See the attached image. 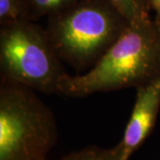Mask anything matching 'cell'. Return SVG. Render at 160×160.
Wrapping results in <instances>:
<instances>
[{
  "label": "cell",
  "instance_id": "7a4b0ae2",
  "mask_svg": "<svg viewBox=\"0 0 160 160\" xmlns=\"http://www.w3.org/2000/svg\"><path fill=\"white\" fill-rule=\"evenodd\" d=\"M129 23L109 0H78L50 16L46 31L61 61L81 71L92 68Z\"/></svg>",
  "mask_w": 160,
  "mask_h": 160
},
{
  "label": "cell",
  "instance_id": "5b68a950",
  "mask_svg": "<svg viewBox=\"0 0 160 160\" xmlns=\"http://www.w3.org/2000/svg\"><path fill=\"white\" fill-rule=\"evenodd\" d=\"M160 106V76L137 88L136 100L122 141L118 144L122 160H128L154 126Z\"/></svg>",
  "mask_w": 160,
  "mask_h": 160
},
{
  "label": "cell",
  "instance_id": "3957f363",
  "mask_svg": "<svg viewBox=\"0 0 160 160\" xmlns=\"http://www.w3.org/2000/svg\"><path fill=\"white\" fill-rule=\"evenodd\" d=\"M56 140L53 113L34 90L2 78L0 160H46Z\"/></svg>",
  "mask_w": 160,
  "mask_h": 160
},
{
  "label": "cell",
  "instance_id": "6da1fadb",
  "mask_svg": "<svg viewBox=\"0 0 160 160\" xmlns=\"http://www.w3.org/2000/svg\"><path fill=\"white\" fill-rule=\"evenodd\" d=\"M160 76V24L145 18L130 22L119 38L83 75H66L59 94L85 97L95 92L140 87Z\"/></svg>",
  "mask_w": 160,
  "mask_h": 160
},
{
  "label": "cell",
  "instance_id": "ba28073f",
  "mask_svg": "<svg viewBox=\"0 0 160 160\" xmlns=\"http://www.w3.org/2000/svg\"><path fill=\"white\" fill-rule=\"evenodd\" d=\"M129 22L149 18L148 0H109Z\"/></svg>",
  "mask_w": 160,
  "mask_h": 160
},
{
  "label": "cell",
  "instance_id": "277c9868",
  "mask_svg": "<svg viewBox=\"0 0 160 160\" xmlns=\"http://www.w3.org/2000/svg\"><path fill=\"white\" fill-rule=\"evenodd\" d=\"M0 65L3 78L45 93H59L67 75L46 30L29 20L1 27Z\"/></svg>",
  "mask_w": 160,
  "mask_h": 160
},
{
  "label": "cell",
  "instance_id": "8992f818",
  "mask_svg": "<svg viewBox=\"0 0 160 160\" xmlns=\"http://www.w3.org/2000/svg\"><path fill=\"white\" fill-rule=\"evenodd\" d=\"M26 18L30 21L34 18L48 15L49 17L65 10L78 0H22Z\"/></svg>",
  "mask_w": 160,
  "mask_h": 160
},
{
  "label": "cell",
  "instance_id": "9c48e42d",
  "mask_svg": "<svg viewBox=\"0 0 160 160\" xmlns=\"http://www.w3.org/2000/svg\"><path fill=\"white\" fill-rule=\"evenodd\" d=\"M27 20L22 0H0V24L10 25Z\"/></svg>",
  "mask_w": 160,
  "mask_h": 160
},
{
  "label": "cell",
  "instance_id": "52a82bcc",
  "mask_svg": "<svg viewBox=\"0 0 160 160\" xmlns=\"http://www.w3.org/2000/svg\"><path fill=\"white\" fill-rule=\"evenodd\" d=\"M59 160H122V156L118 145L112 149L93 146L66 155Z\"/></svg>",
  "mask_w": 160,
  "mask_h": 160
},
{
  "label": "cell",
  "instance_id": "30bf717a",
  "mask_svg": "<svg viewBox=\"0 0 160 160\" xmlns=\"http://www.w3.org/2000/svg\"><path fill=\"white\" fill-rule=\"evenodd\" d=\"M148 4L155 11L157 15V22L160 24V0H148Z\"/></svg>",
  "mask_w": 160,
  "mask_h": 160
}]
</instances>
